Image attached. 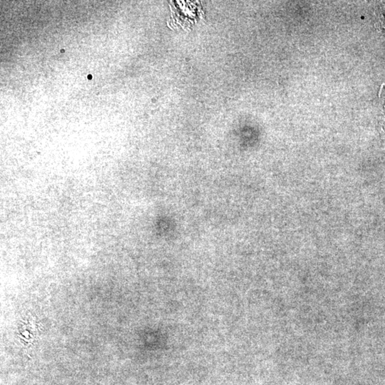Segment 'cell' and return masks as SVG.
<instances>
[{
	"instance_id": "6da1fadb",
	"label": "cell",
	"mask_w": 385,
	"mask_h": 385,
	"mask_svg": "<svg viewBox=\"0 0 385 385\" xmlns=\"http://www.w3.org/2000/svg\"><path fill=\"white\" fill-rule=\"evenodd\" d=\"M380 97L384 99L385 102V90L383 89V87H382L381 89H380Z\"/></svg>"
}]
</instances>
